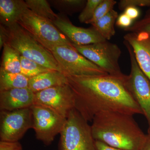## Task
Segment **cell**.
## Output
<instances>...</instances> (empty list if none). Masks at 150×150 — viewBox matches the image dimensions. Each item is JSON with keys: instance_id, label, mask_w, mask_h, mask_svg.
<instances>
[{"instance_id": "obj_1", "label": "cell", "mask_w": 150, "mask_h": 150, "mask_svg": "<svg viewBox=\"0 0 150 150\" xmlns=\"http://www.w3.org/2000/svg\"><path fill=\"white\" fill-rule=\"evenodd\" d=\"M67 77L74 96L75 108L88 122L105 112L143 114L126 87V79L108 74Z\"/></svg>"}, {"instance_id": "obj_2", "label": "cell", "mask_w": 150, "mask_h": 150, "mask_svg": "<svg viewBox=\"0 0 150 150\" xmlns=\"http://www.w3.org/2000/svg\"><path fill=\"white\" fill-rule=\"evenodd\" d=\"M92 133L95 141L124 150H139L146 135L133 115L118 112H105L93 119Z\"/></svg>"}, {"instance_id": "obj_3", "label": "cell", "mask_w": 150, "mask_h": 150, "mask_svg": "<svg viewBox=\"0 0 150 150\" xmlns=\"http://www.w3.org/2000/svg\"><path fill=\"white\" fill-rule=\"evenodd\" d=\"M6 28L8 35L7 43L16 50L21 56L49 69L62 72L51 51L38 42L19 24L17 23Z\"/></svg>"}, {"instance_id": "obj_4", "label": "cell", "mask_w": 150, "mask_h": 150, "mask_svg": "<svg viewBox=\"0 0 150 150\" xmlns=\"http://www.w3.org/2000/svg\"><path fill=\"white\" fill-rule=\"evenodd\" d=\"M18 23L49 51L56 46L74 47V44L53 22L38 16L29 9L25 12Z\"/></svg>"}, {"instance_id": "obj_5", "label": "cell", "mask_w": 150, "mask_h": 150, "mask_svg": "<svg viewBox=\"0 0 150 150\" xmlns=\"http://www.w3.org/2000/svg\"><path fill=\"white\" fill-rule=\"evenodd\" d=\"M60 135V150H97L91 126L76 108L70 112Z\"/></svg>"}, {"instance_id": "obj_6", "label": "cell", "mask_w": 150, "mask_h": 150, "mask_svg": "<svg viewBox=\"0 0 150 150\" xmlns=\"http://www.w3.org/2000/svg\"><path fill=\"white\" fill-rule=\"evenodd\" d=\"M74 46L79 53L108 75L126 79V75L121 71L119 64L121 51L118 45L105 40L83 46L74 44Z\"/></svg>"}, {"instance_id": "obj_7", "label": "cell", "mask_w": 150, "mask_h": 150, "mask_svg": "<svg viewBox=\"0 0 150 150\" xmlns=\"http://www.w3.org/2000/svg\"><path fill=\"white\" fill-rule=\"evenodd\" d=\"M50 51L66 76L108 74L79 53L74 47L56 46Z\"/></svg>"}, {"instance_id": "obj_8", "label": "cell", "mask_w": 150, "mask_h": 150, "mask_svg": "<svg viewBox=\"0 0 150 150\" xmlns=\"http://www.w3.org/2000/svg\"><path fill=\"white\" fill-rule=\"evenodd\" d=\"M123 43L129 53L131 63V71L126 76L125 85L146 118L148 134H150V81L139 67L131 46L126 41Z\"/></svg>"}, {"instance_id": "obj_9", "label": "cell", "mask_w": 150, "mask_h": 150, "mask_svg": "<svg viewBox=\"0 0 150 150\" xmlns=\"http://www.w3.org/2000/svg\"><path fill=\"white\" fill-rule=\"evenodd\" d=\"M30 108L33 118V129L35 131V137L44 144H51L55 137L61 134L67 118L40 105L34 104Z\"/></svg>"}, {"instance_id": "obj_10", "label": "cell", "mask_w": 150, "mask_h": 150, "mask_svg": "<svg viewBox=\"0 0 150 150\" xmlns=\"http://www.w3.org/2000/svg\"><path fill=\"white\" fill-rule=\"evenodd\" d=\"M1 141L18 142L28 129L33 127L30 107L11 111H1Z\"/></svg>"}, {"instance_id": "obj_11", "label": "cell", "mask_w": 150, "mask_h": 150, "mask_svg": "<svg viewBox=\"0 0 150 150\" xmlns=\"http://www.w3.org/2000/svg\"><path fill=\"white\" fill-rule=\"evenodd\" d=\"M34 104L48 107L67 118L75 108L74 96L68 84L35 93Z\"/></svg>"}, {"instance_id": "obj_12", "label": "cell", "mask_w": 150, "mask_h": 150, "mask_svg": "<svg viewBox=\"0 0 150 150\" xmlns=\"http://www.w3.org/2000/svg\"><path fill=\"white\" fill-rule=\"evenodd\" d=\"M54 24L75 45L83 46L105 40L93 27L83 28L75 26L62 15L54 22Z\"/></svg>"}, {"instance_id": "obj_13", "label": "cell", "mask_w": 150, "mask_h": 150, "mask_svg": "<svg viewBox=\"0 0 150 150\" xmlns=\"http://www.w3.org/2000/svg\"><path fill=\"white\" fill-rule=\"evenodd\" d=\"M123 38L131 46L139 67L150 81V34L129 32Z\"/></svg>"}, {"instance_id": "obj_14", "label": "cell", "mask_w": 150, "mask_h": 150, "mask_svg": "<svg viewBox=\"0 0 150 150\" xmlns=\"http://www.w3.org/2000/svg\"><path fill=\"white\" fill-rule=\"evenodd\" d=\"M35 93L28 88L0 91L1 111H11L31 107L34 104Z\"/></svg>"}, {"instance_id": "obj_15", "label": "cell", "mask_w": 150, "mask_h": 150, "mask_svg": "<svg viewBox=\"0 0 150 150\" xmlns=\"http://www.w3.org/2000/svg\"><path fill=\"white\" fill-rule=\"evenodd\" d=\"M28 9L23 0H0L1 24L8 27L16 24Z\"/></svg>"}, {"instance_id": "obj_16", "label": "cell", "mask_w": 150, "mask_h": 150, "mask_svg": "<svg viewBox=\"0 0 150 150\" xmlns=\"http://www.w3.org/2000/svg\"><path fill=\"white\" fill-rule=\"evenodd\" d=\"M67 84V77L64 74L52 71L30 78L28 88L35 93L46 89Z\"/></svg>"}, {"instance_id": "obj_17", "label": "cell", "mask_w": 150, "mask_h": 150, "mask_svg": "<svg viewBox=\"0 0 150 150\" xmlns=\"http://www.w3.org/2000/svg\"><path fill=\"white\" fill-rule=\"evenodd\" d=\"M29 79L21 73L8 72L0 68V91L28 88Z\"/></svg>"}, {"instance_id": "obj_18", "label": "cell", "mask_w": 150, "mask_h": 150, "mask_svg": "<svg viewBox=\"0 0 150 150\" xmlns=\"http://www.w3.org/2000/svg\"><path fill=\"white\" fill-rule=\"evenodd\" d=\"M118 16V12L112 9L105 16L91 24L92 27L104 39L109 40L115 35L114 25Z\"/></svg>"}, {"instance_id": "obj_19", "label": "cell", "mask_w": 150, "mask_h": 150, "mask_svg": "<svg viewBox=\"0 0 150 150\" xmlns=\"http://www.w3.org/2000/svg\"><path fill=\"white\" fill-rule=\"evenodd\" d=\"M1 68L8 72L20 74L21 55L8 43L3 47L2 58Z\"/></svg>"}, {"instance_id": "obj_20", "label": "cell", "mask_w": 150, "mask_h": 150, "mask_svg": "<svg viewBox=\"0 0 150 150\" xmlns=\"http://www.w3.org/2000/svg\"><path fill=\"white\" fill-rule=\"evenodd\" d=\"M28 8L32 12L54 22L59 17L52 10L48 1L46 0H26Z\"/></svg>"}, {"instance_id": "obj_21", "label": "cell", "mask_w": 150, "mask_h": 150, "mask_svg": "<svg viewBox=\"0 0 150 150\" xmlns=\"http://www.w3.org/2000/svg\"><path fill=\"white\" fill-rule=\"evenodd\" d=\"M21 73L28 79L43 73L52 71L34 61H31L21 56Z\"/></svg>"}, {"instance_id": "obj_22", "label": "cell", "mask_w": 150, "mask_h": 150, "mask_svg": "<svg viewBox=\"0 0 150 150\" xmlns=\"http://www.w3.org/2000/svg\"><path fill=\"white\" fill-rule=\"evenodd\" d=\"M50 1L61 12L67 14H72L82 8L86 4L84 0H55Z\"/></svg>"}, {"instance_id": "obj_23", "label": "cell", "mask_w": 150, "mask_h": 150, "mask_svg": "<svg viewBox=\"0 0 150 150\" xmlns=\"http://www.w3.org/2000/svg\"><path fill=\"white\" fill-rule=\"evenodd\" d=\"M117 2L114 0H102L96 10L92 18L88 24H92L107 15L110 11L113 9Z\"/></svg>"}, {"instance_id": "obj_24", "label": "cell", "mask_w": 150, "mask_h": 150, "mask_svg": "<svg viewBox=\"0 0 150 150\" xmlns=\"http://www.w3.org/2000/svg\"><path fill=\"white\" fill-rule=\"evenodd\" d=\"M102 0H88L79 16V21L82 23H88L92 18L96 10Z\"/></svg>"}, {"instance_id": "obj_25", "label": "cell", "mask_w": 150, "mask_h": 150, "mask_svg": "<svg viewBox=\"0 0 150 150\" xmlns=\"http://www.w3.org/2000/svg\"><path fill=\"white\" fill-rule=\"evenodd\" d=\"M124 30L129 32H144L150 34V8L146 12L143 18Z\"/></svg>"}, {"instance_id": "obj_26", "label": "cell", "mask_w": 150, "mask_h": 150, "mask_svg": "<svg viewBox=\"0 0 150 150\" xmlns=\"http://www.w3.org/2000/svg\"><path fill=\"white\" fill-rule=\"evenodd\" d=\"M129 6L150 7V0H121L118 3L120 10L124 11Z\"/></svg>"}, {"instance_id": "obj_27", "label": "cell", "mask_w": 150, "mask_h": 150, "mask_svg": "<svg viewBox=\"0 0 150 150\" xmlns=\"http://www.w3.org/2000/svg\"><path fill=\"white\" fill-rule=\"evenodd\" d=\"M133 20L131 19L128 16L126 15V14L123 13L118 16L115 24L118 27L122 28L125 29L131 27L133 25Z\"/></svg>"}, {"instance_id": "obj_28", "label": "cell", "mask_w": 150, "mask_h": 150, "mask_svg": "<svg viewBox=\"0 0 150 150\" xmlns=\"http://www.w3.org/2000/svg\"><path fill=\"white\" fill-rule=\"evenodd\" d=\"M0 150H23V148L18 142L1 141Z\"/></svg>"}, {"instance_id": "obj_29", "label": "cell", "mask_w": 150, "mask_h": 150, "mask_svg": "<svg viewBox=\"0 0 150 150\" xmlns=\"http://www.w3.org/2000/svg\"><path fill=\"white\" fill-rule=\"evenodd\" d=\"M8 31L7 28L4 25H0V49L4 47L8 40Z\"/></svg>"}, {"instance_id": "obj_30", "label": "cell", "mask_w": 150, "mask_h": 150, "mask_svg": "<svg viewBox=\"0 0 150 150\" xmlns=\"http://www.w3.org/2000/svg\"><path fill=\"white\" fill-rule=\"evenodd\" d=\"M124 13L126 14L131 19L134 20L139 16L140 11L137 7L129 6L124 10Z\"/></svg>"}, {"instance_id": "obj_31", "label": "cell", "mask_w": 150, "mask_h": 150, "mask_svg": "<svg viewBox=\"0 0 150 150\" xmlns=\"http://www.w3.org/2000/svg\"><path fill=\"white\" fill-rule=\"evenodd\" d=\"M95 145L97 150H124L112 147L99 141H95Z\"/></svg>"}, {"instance_id": "obj_32", "label": "cell", "mask_w": 150, "mask_h": 150, "mask_svg": "<svg viewBox=\"0 0 150 150\" xmlns=\"http://www.w3.org/2000/svg\"><path fill=\"white\" fill-rule=\"evenodd\" d=\"M139 150H150V134L146 135L144 141Z\"/></svg>"}]
</instances>
